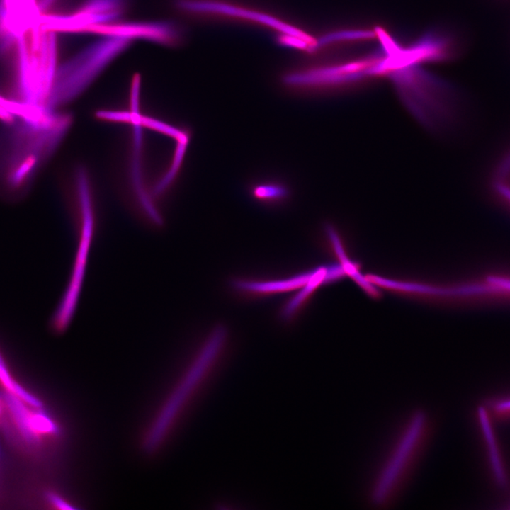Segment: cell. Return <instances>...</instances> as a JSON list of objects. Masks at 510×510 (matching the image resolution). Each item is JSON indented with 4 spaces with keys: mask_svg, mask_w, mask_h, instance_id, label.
<instances>
[{
    "mask_svg": "<svg viewBox=\"0 0 510 510\" xmlns=\"http://www.w3.org/2000/svg\"><path fill=\"white\" fill-rule=\"evenodd\" d=\"M181 10L197 13L232 17L256 22L271 28L281 35L301 38L317 46V40L310 34L270 14L217 0H176Z\"/></svg>",
    "mask_w": 510,
    "mask_h": 510,
    "instance_id": "4",
    "label": "cell"
},
{
    "mask_svg": "<svg viewBox=\"0 0 510 510\" xmlns=\"http://www.w3.org/2000/svg\"><path fill=\"white\" fill-rule=\"evenodd\" d=\"M0 137V181L10 191L28 186L52 142L48 126L22 121L8 124Z\"/></svg>",
    "mask_w": 510,
    "mask_h": 510,
    "instance_id": "2",
    "label": "cell"
},
{
    "mask_svg": "<svg viewBox=\"0 0 510 510\" xmlns=\"http://www.w3.org/2000/svg\"><path fill=\"white\" fill-rule=\"evenodd\" d=\"M0 383L8 392L18 397L26 404L37 408L41 407L40 402L19 385L8 371L0 354Z\"/></svg>",
    "mask_w": 510,
    "mask_h": 510,
    "instance_id": "12",
    "label": "cell"
},
{
    "mask_svg": "<svg viewBox=\"0 0 510 510\" xmlns=\"http://www.w3.org/2000/svg\"><path fill=\"white\" fill-rule=\"evenodd\" d=\"M124 6L125 0H86L78 11L102 16L113 22L121 16Z\"/></svg>",
    "mask_w": 510,
    "mask_h": 510,
    "instance_id": "11",
    "label": "cell"
},
{
    "mask_svg": "<svg viewBox=\"0 0 510 510\" xmlns=\"http://www.w3.org/2000/svg\"><path fill=\"white\" fill-rule=\"evenodd\" d=\"M370 67L369 57L346 64L294 70L285 74L281 80L285 86L293 91H317L332 87L350 76L367 74Z\"/></svg>",
    "mask_w": 510,
    "mask_h": 510,
    "instance_id": "5",
    "label": "cell"
},
{
    "mask_svg": "<svg viewBox=\"0 0 510 510\" xmlns=\"http://www.w3.org/2000/svg\"><path fill=\"white\" fill-rule=\"evenodd\" d=\"M249 192L256 202L271 206L282 205L291 196L288 185L276 179L256 181L250 185Z\"/></svg>",
    "mask_w": 510,
    "mask_h": 510,
    "instance_id": "9",
    "label": "cell"
},
{
    "mask_svg": "<svg viewBox=\"0 0 510 510\" xmlns=\"http://www.w3.org/2000/svg\"><path fill=\"white\" fill-rule=\"evenodd\" d=\"M314 273H302L289 279L271 282H256L237 280L234 282L235 288L256 293L281 292L300 288L308 283Z\"/></svg>",
    "mask_w": 510,
    "mask_h": 510,
    "instance_id": "10",
    "label": "cell"
},
{
    "mask_svg": "<svg viewBox=\"0 0 510 510\" xmlns=\"http://www.w3.org/2000/svg\"><path fill=\"white\" fill-rule=\"evenodd\" d=\"M132 41L120 37L103 36L65 61L57 68L46 103H55L79 92L126 50Z\"/></svg>",
    "mask_w": 510,
    "mask_h": 510,
    "instance_id": "3",
    "label": "cell"
},
{
    "mask_svg": "<svg viewBox=\"0 0 510 510\" xmlns=\"http://www.w3.org/2000/svg\"><path fill=\"white\" fill-rule=\"evenodd\" d=\"M55 0H40L38 3L39 11L41 13L45 12Z\"/></svg>",
    "mask_w": 510,
    "mask_h": 510,
    "instance_id": "14",
    "label": "cell"
},
{
    "mask_svg": "<svg viewBox=\"0 0 510 510\" xmlns=\"http://www.w3.org/2000/svg\"><path fill=\"white\" fill-rule=\"evenodd\" d=\"M4 400L18 431L29 444L38 445L43 439L57 434L56 424L40 408L30 409L29 404L8 392Z\"/></svg>",
    "mask_w": 510,
    "mask_h": 510,
    "instance_id": "7",
    "label": "cell"
},
{
    "mask_svg": "<svg viewBox=\"0 0 510 510\" xmlns=\"http://www.w3.org/2000/svg\"><path fill=\"white\" fill-rule=\"evenodd\" d=\"M0 414H1V407H0Z\"/></svg>",
    "mask_w": 510,
    "mask_h": 510,
    "instance_id": "15",
    "label": "cell"
},
{
    "mask_svg": "<svg viewBox=\"0 0 510 510\" xmlns=\"http://www.w3.org/2000/svg\"><path fill=\"white\" fill-rule=\"evenodd\" d=\"M492 409L497 416H510V398L497 400L492 404Z\"/></svg>",
    "mask_w": 510,
    "mask_h": 510,
    "instance_id": "13",
    "label": "cell"
},
{
    "mask_svg": "<svg viewBox=\"0 0 510 510\" xmlns=\"http://www.w3.org/2000/svg\"><path fill=\"white\" fill-rule=\"evenodd\" d=\"M84 33L115 36L129 40H146L164 45H175L181 32L174 23L166 21L142 22H110L89 26Z\"/></svg>",
    "mask_w": 510,
    "mask_h": 510,
    "instance_id": "6",
    "label": "cell"
},
{
    "mask_svg": "<svg viewBox=\"0 0 510 510\" xmlns=\"http://www.w3.org/2000/svg\"><path fill=\"white\" fill-rule=\"evenodd\" d=\"M477 416L487 446L494 479L501 487H506L508 484V477L489 415L483 407H479Z\"/></svg>",
    "mask_w": 510,
    "mask_h": 510,
    "instance_id": "8",
    "label": "cell"
},
{
    "mask_svg": "<svg viewBox=\"0 0 510 510\" xmlns=\"http://www.w3.org/2000/svg\"><path fill=\"white\" fill-rule=\"evenodd\" d=\"M433 433V419L425 410H414L403 419L370 478L366 490L368 504L385 509L398 501L422 460Z\"/></svg>",
    "mask_w": 510,
    "mask_h": 510,
    "instance_id": "1",
    "label": "cell"
}]
</instances>
